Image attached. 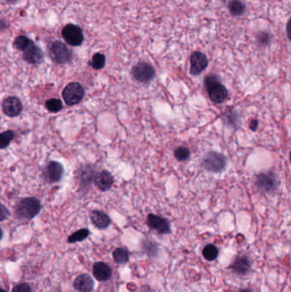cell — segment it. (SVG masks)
<instances>
[{"instance_id": "cell-1", "label": "cell", "mask_w": 291, "mask_h": 292, "mask_svg": "<svg viewBox=\"0 0 291 292\" xmlns=\"http://www.w3.org/2000/svg\"><path fill=\"white\" fill-rule=\"evenodd\" d=\"M204 86L212 102L222 103L228 98V91L220 83L217 75L210 74L206 77Z\"/></svg>"}, {"instance_id": "cell-2", "label": "cell", "mask_w": 291, "mask_h": 292, "mask_svg": "<svg viewBox=\"0 0 291 292\" xmlns=\"http://www.w3.org/2000/svg\"><path fill=\"white\" fill-rule=\"evenodd\" d=\"M42 209L40 200L30 196L21 200L17 206V215L21 219H32L35 218Z\"/></svg>"}, {"instance_id": "cell-3", "label": "cell", "mask_w": 291, "mask_h": 292, "mask_svg": "<svg viewBox=\"0 0 291 292\" xmlns=\"http://www.w3.org/2000/svg\"><path fill=\"white\" fill-rule=\"evenodd\" d=\"M48 54L53 63L64 64L70 63L73 58V53L66 45L61 41H53L48 46Z\"/></svg>"}, {"instance_id": "cell-4", "label": "cell", "mask_w": 291, "mask_h": 292, "mask_svg": "<svg viewBox=\"0 0 291 292\" xmlns=\"http://www.w3.org/2000/svg\"><path fill=\"white\" fill-rule=\"evenodd\" d=\"M227 165V158L220 153L211 151L202 160V167L212 173H220Z\"/></svg>"}, {"instance_id": "cell-5", "label": "cell", "mask_w": 291, "mask_h": 292, "mask_svg": "<svg viewBox=\"0 0 291 292\" xmlns=\"http://www.w3.org/2000/svg\"><path fill=\"white\" fill-rule=\"evenodd\" d=\"M62 96L67 105L73 106L82 101L85 97V89L78 82H72L63 89Z\"/></svg>"}, {"instance_id": "cell-6", "label": "cell", "mask_w": 291, "mask_h": 292, "mask_svg": "<svg viewBox=\"0 0 291 292\" xmlns=\"http://www.w3.org/2000/svg\"><path fill=\"white\" fill-rule=\"evenodd\" d=\"M255 185L257 189L262 193H274L278 189V178L272 172H263L256 176Z\"/></svg>"}, {"instance_id": "cell-7", "label": "cell", "mask_w": 291, "mask_h": 292, "mask_svg": "<svg viewBox=\"0 0 291 292\" xmlns=\"http://www.w3.org/2000/svg\"><path fill=\"white\" fill-rule=\"evenodd\" d=\"M132 75L139 83L148 84L155 78L156 71L149 63H139L132 68Z\"/></svg>"}, {"instance_id": "cell-8", "label": "cell", "mask_w": 291, "mask_h": 292, "mask_svg": "<svg viewBox=\"0 0 291 292\" xmlns=\"http://www.w3.org/2000/svg\"><path fill=\"white\" fill-rule=\"evenodd\" d=\"M62 36L71 47H79L84 41L82 29L75 24H67L62 30Z\"/></svg>"}, {"instance_id": "cell-9", "label": "cell", "mask_w": 291, "mask_h": 292, "mask_svg": "<svg viewBox=\"0 0 291 292\" xmlns=\"http://www.w3.org/2000/svg\"><path fill=\"white\" fill-rule=\"evenodd\" d=\"M147 225L150 229L158 234H169L171 233V225L168 219L162 216L149 214L147 216Z\"/></svg>"}, {"instance_id": "cell-10", "label": "cell", "mask_w": 291, "mask_h": 292, "mask_svg": "<svg viewBox=\"0 0 291 292\" xmlns=\"http://www.w3.org/2000/svg\"><path fill=\"white\" fill-rule=\"evenodd\" d=\"M64 173V168L61 163L51 161L47 164L44 170V177L47 182L50 184L59 182Z\"/></svg>"}, {"instance_id": "cell-11", "label": "cell", "mask_w": 291, "mask_h": 292, "mask_svg": "<svg viewBox=\"0 0 291 292\" xmlns=\"http://www.w3.org/2000/svg\"><path fill=\"white\" fill-rule=\"evenodd\" d=\"M190 63V73L192 75H199L200 73H202V71L207 69L209 65V60L205 54L202 53L201 51H195L191 56Z\"/></svg>"}, {"instance_id": "cell-12", "label": "cell", "mask_w": 291, "mask_h": 292, "mask_svg": "<svg viewBox=\"0 0 291 292\" xmlns=\"http://www.w3.org/2000/svg\"><path fill=\"white\" fill-rule=\"evenodd\" d=\"M23 109V103L17 97H8L2 103L3 113L10 118L18 117L22 113Z\"/></svg>"}, {"instance_id": "cell-13", "label": "cell", "mask_w": 291, "mask_h": 292, "mask_svg": "<svg viewBox=\"0 0 291 292\" xmlns=\"http://www.w3.org/2000/svg\"><path fill=\"white\" fill-rule=\"evenodd\" d=\"M44 57L43 50L34 43L31 44L24 50V59L29 64L39 65L43 62Z\"/></svg>"}, {"instance_id": "cell-14", "label": "cell", "mask_w": 291, "mask_h": 292, "mask_svg": "<svg viewBox=\"0 0 291 292\" xmlns=\"http://www.w3.org/2000/svg\"><path fill=\"white\" fill-rule=\"evenodd\" d=\"M252 268L251 261L247 256H238L234 262L230 265L229 268L238 275H246L250 272Z\"/></svg>"}, {"instance_id": "cell-15", "label": "cell", "mask_w": 291, "mask_h": 292, "mask_svg": "<svg viewBox=\"0 0 291 292\" xmlns=\"http://www.w3.org/2000/svg\"><path fill=\"white\" fill-rule=\"evenodd\" d=\"M94 278L99 282H106L112 277V268L103 262L94 263L93 267Z\"/></svg>"}, {"instance_id": "cell-16", "label": "cell", "mask_w": 291, "mask_h": 292, "mask_svg": "<svg viewBox=\"0 0 291 292\" xmlns=\"http://www.w3.org/2000/svg\"><path fill=\"white\" fill-rule=\"evenodd\" d=\"M73 288L79 292H93L95 286L94 279L87 273H82L73 281Z\"/></svg>"}, {"instance_id": "cell-17", "label": "cell", "mask_w": 291, "mask_h": 292, "mask_svg": "<svg viewBox=\"0 0 291 292\" xmlns=\"http://www.w3.org/2000/svg\"><path fill=\"white\" fill-rule=\"evenodd\" d=\"M114 181L115 179L112 174L107 170L100 171L99 173H97L94 178L95 185L102 192L109 191L112 187Z\"/></svg>"}, {"instance_id": "cell-18", "label": "cell", "mask_w": 291, "mask_h": 292, "mask_svg": "<svg viewBox=\"0 0 291 292\" xmlns=\"http://www.w3.org/2000/svg\"><path fill=\"white\" fill-rule=\"evenodd\" d=\"M90 218H91V220L94 226L97 229H107L111 224V219L109 218V216L100 210L91 211Z\"/></svg>"}, {"instance_id": "cell-19", "label": "cell", "mask_w": 291, "mask_h": 292, "mask_svg": "<svg viewBox=\"0 0 291 292\" xmlns=\"http://www.w3.org/2000/svg\"><path fill=\"white\" fill-rule=\"evenodd\" d=\"M222 119L225 125L234 127L235 129L239 128V126L241 125V119L238 115V111H236L233 109H231L228 111H225L222 117Z\"/></svg>"}, {"instance_id": "cell-20", "label": "cell", "mask_w": 291, "mask_h": 292, "mask_svg": "<svg viewBox=\"0 0 291 292\" xmlns=\"http://www.w3.org/2000/svg\"><path fill=\"white\" fill-rule=\"evenodd\" d=\"M113 258L116 264L125 265L129 262V251L125 248H116L113 252Z\"/></svg>"}, {"instance_id": "cell-21", "label": "cell", "mask_w": 291, "mask_h": 292, "mask_svg": "<svg viewBox=\"0 0 291 292\" xmlns=\"http://www.w3.org/2000/svg\"><path fill=\"white\" fill-rule=\"evenodd\" d=\"M218 256V249L215 244H207L202 249V256L208 262L215 261Z\"/></svg>"}, {"instance_id": "cell-22", "label": "cell", "mask_w": 291, "mask_h": 292, "mask_svg": "<svg viewBox=\"0 0 291 292\" xmlns=\"http://www.w3.org/2000/svg\"><path fill=\"white\" fill-rule=\"evenodd\" d=\"M89 235L90 231L87 228L78 230L68 238V243H74L82 242L84 240H86Z\"/></svg>"}, {"instance_id": "cell-23", "label": "cell", "mask_w": 291, "mask_h": 292, "mask_svg": "<svg viewBox=\"0 0 291 292\" xmlns=\"http://www.w3.org/2000/svg\"><path fill=\"white\" fill-rule=\"evenodd\" d=\"M143 251L150 257H156L159 252V246L156 242L145 240L142 243Z\"/></svg>"}, {"instance_id": "cell-24", "label": "cell", "mask_w": 291, "mask_h": 292, "mask_svg": "<svg viewBox=\"0 0 291 292\" xmlns=\"http://www.w3.org/2000/svg\"><path fill=\"white\" fill-rule=\"evenodd\" d=\"M229 10L232 12V15L234 16H241L245 12L244 3L239 1V0H232L229 2Z\"/></svg>"}, {"instance_id": "cell-25", "label": "cell", "mask_w": 291, "mask_h": 292, "mask_svg": "<svg viewBox=\"0 0 291 292\" xmlns=\"http://www.w3.org/2000/svg\"><path fill=\"white\" fill-rule=\"evenodd\" d=\"M32 43H33V41L30 40L29 38L24 36V35H21V36L16 38V40L14 41L13 46L17 50L24 51L26 47H29Z\"/></svg>"}, {"instance_id": "cell-26", "label": "cell", "mask_w": 291, "mask_h": 292, "mask_svg": "<svg viewBox=\"0 0 291 292\" xmlns=\"http://www.w3.org/2000/svg\"><path fill=\"white\" fill-rule=\"evenodd\" d=\"M15 138V133L13 131H5L0 133V149H3L10 146L11 141Z\"/></svg>"}, {"instance_id": "cell-27", "label": "cell", "mask_w": 291, "mask_h": 292, "mask_svg": "<svg viewBox=\"0 0 291 292\" xmlns=\"http://www.w3.org/2000/svg\"><path fill=\"white\" fill-rule=\"evenodd\" d=\"M46 107L51 113H57L63 110V103L60 99L51 98L46 102Z\"/></svg>"}, {"instance_id": "cell-28", "label": "cell", "mask_w": 291, "mask_h": 292, "mask_svg": "<svg viewBox=\"0 0 291 292\" xmlns=\"http://www.w3.org/2000/svg\"><path fill=\"white\" fill-rule=\"evenodd\" d=\"M106 57L103 54L96 53L93 57L91 65L94 70H100L105 66Z\"/></svg>"}, {"instance_id": "cell-29", "label": "cell", "mask_w": 291, "mask_h": 292, "mask_svg": "<svg viewBox=\"0 0 291 292\" xmlns=\"http://www.w3.org/2000/svg\"><path fill=\"white\" fill-rule=\"evenodd\" d=\"M174 157L178 160L179 162H184L188 159L190 156H191V151L188 148H186L185 146H180L178 147L177 149L174 150Z\"/></svg>"}, {"instance_id": "cell-30", "label": "cell", "mask_w": 291, "mask_h": 292, "mask_svg": "<svg viewBox=\"0 0 291 292\" xmlns=\"http://www.w3.org/2000/svg\"><path fill=\"white\" fill-rule=\"evenodd\" d=\"M11 292H32V288L26 283H21L14 286Z\"/></svg>"}, {"instance_id": "cell-31", "label": "cell", "mask_w": 291, "mask_h": 292, "mask_svg": "<svg viewBox=\"0 0 291 292\" xmlns=\"http://www.w3.org/2000/svg\"><path fill=\"white\" fill-rule=\"evenodd\" d=\"M10 216V212L5 206L0 203V221H3Z\"/></svg>"}, {"instance_id": "cell-32", "label": "cell", "mask_w": 291, "mask_h": 292, "mask_svg": "<svg viewBox=\"0 0 291 292\" xmlns=\"http://www.w3.org/2000/svg\"><path fill=\"white\" fill-rule=\"evenodd\" d=\"M258 120H252L251 122H250V123H249V128H250L253 132H255L256 129H257V127H258Z\"/></svg>"}, {"instance_id": "cell-33", "label": "cell", "mask_w": 291, "mask_h": 292, "mask_svg": "<svg viewBox=\"0 0 291 292\" xmlns=\"http://www.w3.org/2000/svg\"><path fill=\"white\" fill-rule=\"evenodd\" d=\"M3 231L2 228H0V241H1V239H3Z\"/></svg>"}, {"instance_id": "cell-34", "label": "cell", "mask_w": 291, "mask_h": 292, "mask_svg": "<svg viewBox=\"0 0 291 292\" xmlns=\"http://www.w3.org/2000/svg\"><path fill=\"white\" fill-rule=\"evenodd\" d=\"M238 292H252L250 290L248 289H242L240 291H238Z\"/></svg>"}, {"instance_id": "cell-35", "label": "cell", "mask_w": 291, "mask_h": 292, "mask_svg": "<svg viewBox=\"0 0 291 292\" xmlns=\"http://www.w3.org/2000/svg\"><path fill=\"white\" fill-rule=\"evenodd\" d=\"M7 1H8V2H9V3H17V2H18L19 0H7Z\"/></svg>"}, {"instance_id": "cell-36", "label": "cell", "mask_w": 291, "mask_h": 292, "mask_svg": "<svg viewBox=\"0 0 291 292\" xmlns=\"http://www.w3.org/2000/svg\"><path fill=\"white\" fill-rule=\"evenodd\" d=\"M0 292H6V291H5V290L1 289V288H0Z\"/></svg>"}]
</instances>
